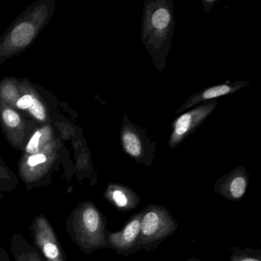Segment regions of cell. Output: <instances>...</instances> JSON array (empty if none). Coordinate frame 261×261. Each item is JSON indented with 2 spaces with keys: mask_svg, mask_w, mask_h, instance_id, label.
<instances>
[{
  "mask_svg": "<svg viewBox=\"0 0 261 261\" xmlns=\"http://www.w3.org/2000/svg\"><path fill=\"white\" fill-rule=\"evenodd\" d=\"M19 175L23 182L42 181L65 156H69L65 142L55 124L39 125L22 152Z\"/></svg>",
  "mask_w": 261,
  "mask_h": 261,
  "instance_id": "1",
  "label": "cell"
},
{
  "mask_svg": "<svg viewBox=\"0 0 261 261\" xmlns=\"http://www.w3.org/2000/svg\"><path fill=\"white\" fill-rule=\"evenodd\" d=\"M56 0H38L29 6L0 36V65L27 51L54 16Z\"/></svg>",
  "mask_w": 261,
  "mask_h": 261,
  "instance_id": "2",
  "label": "cell"
},
{
  "mask_svg": "<svg viewBox=\"0 0 261 261\" xmlns=\"http://www.w3.org/2000/svg\"><path fill=\"white\" fill-rule=\"evenodd\" d=\"M175 27L172 0L144 1L140 36L152 63L160 72L167 64Z\"/></svg>",
  "mask_w": 261,
  "mask_h": 261,
  "instance_id": "3",
  "label": "cell"
},
{
  "mask_svg": "<svg viewBox=\"0 0 261 261\" xmlns=\"http://www.w3.org/2000/svg\"><path fill=\"white\" fill-rule=\"evenodd\" d=\"M108 220L92 201L79 204L71 214L70 230L73 241L87 254L107 248Z\"/></svg>",
  "mask_w": 261,
  "mask_h": 261,
  "instance_id": "4",
  "label": "cell"
},
{
  "mask_svg": "<svg viewBox=\"0 0 261 261\" xmlns=\"http://www.w3.org/2000/svg\"><path fill=\"white\" fill-rule=\"evenodd\" d=\"M20 97L16 109L39 125L54 124L59 117L58 102L51 92L28 79H19Z\"/></svg>",
  "mask_w": 261,
  "mask_h": 261,
  "instance_id": "5",
  "label": "cell"
},
{
  "mask_svg": "<svg viewBox=\"0 0 261 261\" xmlns=\"http://www.w3.org/2000/svg\"><path fill=\"white\" fill-rule=\"evenodd\" d=\"M178 228V222L166 207L149 204L143 209L137 251L154 250Z\"/></svg>",
  "mask_w": 261,
  "mask_h": 261,
  "instance_id": "6",
  "label": "cell"
},
{
  "mask_svg": "<svg viewBox=\"0 0 261 261\" xmlns=\"http://www.w3.org/2000/svg\"><path fill=\"white\" fill-rule=\"evenodd\" d=\"M120 140L123 152L134 161L145 166L152 165L157 143L151 140L146 129L132 123L126 115L123 117Z\"/></svg>",
  "mask_w": 261,
  "mask_h": 261,
  "instance_id": "7",
  "label": "cell"
},
{
  "mask_svg": "<svg viewBox=\"0 0 261 261\" xmlns=\"http://www.w3.org/2000/svg\"><path fill=\"white\" fill-rule=\"evenodd\" d=\"M0 126L9 144L22 152L39 124L23 117L15 108L0 101Z\"/></svg>",
  "mask_w": 261,
  "mask_h": 261,
  "instance_id": "8",
  "label": "cell"
},
{
  "mask_svg": "<svg viewBox=\"0 0 261 261\" xmlns=\"http://www.w3.org/2000/svg\"><path fill=\"white\" fill-rule=\"evenodd\" d=\"M218 106V100H207L181 114L172 122L169 146L174 149L193 134Z\"/></svg>",
  "mask_w": 261,
  "mask_h": 261,
  "instance_id": "9",
  "label": "cell"
},
{
  "mask_svg": "<svg viewBox=\"0 0 261 261\" xmlns=\"http://www.w3.org/2000/svg\"><path fill=\"white\" fill-rule=\"evenodd\" d=\"M142 215L143 210L131 216L119 231L107 230V248L113 249L118 254L125 256L137 252Z\"/></svg>",
  "mask_w": 261,
  "mask_h": 261,
  "instance_id": "10",
  "label": "cell"
},
{
  "mask_svg": "<svg viewBox=\"0 0 261 261\" xmlns=\"http://www.w3.org/2000/svg\"><path fill=\"white\" fill-rule=\"evenodd\" d=\"M35 242L47 261H65L63 252L48 220L44 215L33 222Z\"/></svg>",
  "mask_w": 261,
  "mask_h": 261,
  "instance_id": "11",
  "label": "cell"
},
{
  "mask_svg": "<svg viewBox=\"0 0 261 261\" xmlns=\"http://www.w3.org/2000/svg\"><path fill=\"white\" fill-rule=\"evenodd\" d=\"M249 178L250 176L246 168L238 166L217 180L215 192L229 201H240L247 192Z\"/></svg>",
  "mask_w": 261,
  "mask_h": 261,
  "instance_id": "12",
  "label": "cell"
},
{
  "mask_svg": "<svg viewBox=\"0 0 261 261\" xmlns=\"http://www.w3.org/2000/svg\"><path fill=\"white\" fill-rule=\"evenodd\" d=\"M250 84L248 81H236V82H227L225 83L220 84L215 86L204 88L198 92L192 94L189 98L185 101L181 108L175 112V114H181L188 111L190 108L197 106L202 102L207 100H214L223 96L234 94L237 91Z\"/></svg>",
  "mask_w": 261,
  "mask_h": 261,
  "instance_id": "13",
  "label": "cell"
},
{
  "mask_svg": "<svg viewBox=\"0 0 261 261\" xmlns=\"http://www.w3.org/2000/svg\"><path fill=\"white\" fill-rule=\"evenodd\" d=\"M105 199L120 212H129L138 207L140 197L129 186L119 183H110L103 193Z\"/></svg>",
  "mask_w": 261,
  "mask_h": 261,
  "instance_id": "14",
  "label": "cell"
},
{
  "mask_svg": "<svg viewBox=\"0 0 261 261\" xmlns=\"http://www.w3.org/2000/svg\"><path fill=\"white\" fill-rule=\"evenodd\" d=\"M20 82L13 77L0 81V101L16 109V102L20 97Z\"/></svg>",
  "mask_w": 261,
  "mask_h": 261,
  "instance_id": "15",
  "label": "cell"
},
{
  "mask_svg": "<svg viewBox=\"0 0 261 261\" xmlns=\"http://www.w3.org/2000/svg\"><path fill=\"white\" fill-rule=\"evenodd\" d=\"M14 177V174H13L7 164L4 163L2 157L0 156V179L8 181L13 179Z\"/></svg>",
  "mask_w": 261,
  "mask_h": 261,
  "instance_id": "16",
  "label": "cell"
},
{
  "mask_svg": "<svg viewBox=\"0 0 261 261\" xmlns=\"http://www.w3.org/2000/svg\"><path fill=\"white\" fill-rule=\"evenodd\" d=\"M19 254L25 261H42L39 255H38L35 250H31V249H28L25 253L22 252Z\"/></svg>",
  "mask_w": 261,
  "mask_h": 261,
  "instance_id": "17",
  "label": "cell"
},
{
  "mask_svg": "<svg viewBox=\"0 0 261 261\" xmlns=\"http://www.w3.org/2000/svg\"><path fill=\"white\" fill-rule=\"evenodd\" d=\"M230 261H261L259 258L247 254H233Z\"/></svg>",
  "mask_w": 261,
  "mask_h": 261,
  "instance_id": "18",
  "label": "cell"
},
{
  "mask_svg": "<svg viewBox=\"0 0 261 261\" xmlns=\"http://www.w3.org/2000/svg\"><path fill=\"white\" fill-rule=\"evenodd\" d=\"M218 2V0H202L203 6H204V12L208 13L211 10H212L213 6L215 5L216 3Z\"/></svg>",
  "mask_w": 261,
  "mask_h": 261,
  "instance_id": "19",
  "label": "cell"
},
{
  "mask_svg": "<svg viewBox=\"0 0 261 261\" xmlns=\"http://www.w3.org/2000/svg\"><path fill=\"white\" fill-rule=\"evenodd\" d=\"M17 261H25L23 259H22V256H21L19 254H17Z\"/></svg>",
  "mask_w": 261,
  "mask_h": 261,
  "instance_id": "20",
  "label": "cell"
},
{
  "mask_svg": "<svg viewBox=\"0 0 261 261\" xmlns=\"http://www.w3.org/2000/svg\"><path fill=\"white\" fill-rule=\"evenodd\" d=\"M186 261H201L200 259H197V258H192V259H188Z\"/></svg>",
  "mask_w": 261,
  "mask_h": 261,
  "instance_id": "21",
  "label": "cell"
}]
</instances>
